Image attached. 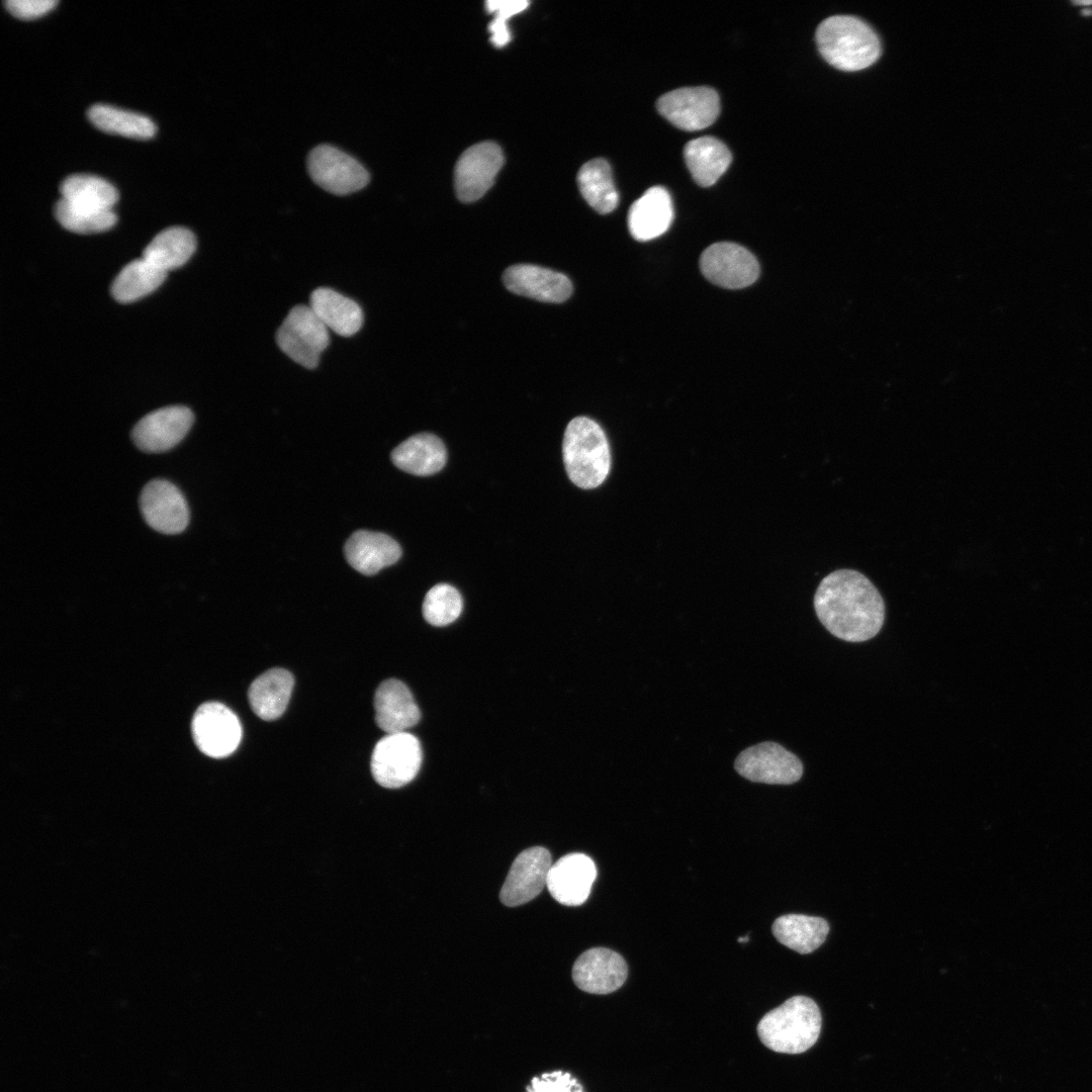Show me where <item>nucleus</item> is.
I'll return each mask as SVG.
<instances>
[{"label": "nucleus", "mask_w": 1092, "mask_h": 1092, "mask_svg": "<svg viewBox=\"0 0 1092 1092\" xmlns=\"http://www.w3.org/2000/svg\"><path fill=\"white\" fill-rule=\"evenodd\" d=\"M673 219V206L668 191L661 186L647 189L633 202L628 212V229L640 242L663 235Z\"/></svg>", "instance_id": "nucleus-20"}, {"label": "nucleus", "mask_w": 1092, "mask_h": 1092, "mask_svg": "<svg viewBox=\"0 0 1092 1092\" xmlns=\"http://www.w3.org/2000/svg\"><path fill=\"white\" fill-rule=\"evenodd\" d=\"M393 464L400 470L418 476L439 472L446 464L444 443L430 433L414 435L400 443L391 453Z\"/></svg>", "instance_id": "nucleus-22"}, {"label": "nucleus", "mask_w": 1092, "mask_h": 1092, "mask_svg": "<svg viewBox=\"0 0 1092 1092\" xmlns=\"http://www.w3.org/2000/svg\"><path fill=\"white\" fill-rule=\"evenodd\" d=\"M1082 13H1083L1084 15H1088V14H1092V11H1091V10H1088V9H1084V10L1082 11Z\"/></svg>", "instance_id": "nucleus-39"}, {"label": "nucleus", "mask_w": 1092, "mask_h": 1092, "mask_svg": "<svg viewBox=\"0 0 1092 1092\" xmlns=\"http://www.w3.org/2000/svg\"><path fill=\"white\" fill-rule=\"evenodd\" d=\"M140 509L146 523L163 534H178L189 523V509L180 489L166 479H153L142 489Z\"/></svg>", "instance_id": "nucleus-14"}, {"label": "nucleus", "mask_w": 1092, "mask_h": 1092, "mask_svg": "<svg viewBox=\"0 0 1092 1092\" xmlns=\"http://www.w3.org/2000/svg\"><path fill=\"white\" fill-rule=\"evenodd\" d=\"M748 940H749V937L747 935L738 937V939H737L738 942H747Z\"/></svg>", "instance_id": "nucleus-38"}, {"label": "nucleus", "mask_w": 1092, "mask_h": 1092, "mask_svg": "<svg viewBox=\"0 0 1092 1092\" xmlns=\"http://www.w3.org/2000/svg\"><path fill=\"white\" fill-rule=\"evenodd\" d=\"M628 968L624 959L612 949L594 947L581 953L572 968V979L582 991L609 994L626 981Z\"/></svg>", "instance_id": "nucleus-16"}, {"label": "nucleus", "mask_w": 1092, "mask_h": 1092, "mask_svg": "<svg viewBox=\"0 0 1092 1092\" xmlns=\"http://www.w3.org/2000/svg\"><path fill=\"white\" fill-rule=\"evenodd\" d=\"M562 455L566 473L576 486L601 485L611 469V451L602 427L586 417L572 419L564 432Z\"/></svg>", "instance_id": "nucleus-4"}, {"label": "nucleus", "mask_w": 1092, "mask_h": 1092, "mask_svg": "<svg viewBox=\"0 0 1092 1092\" xmlns=\"http://www.w3.org/2000/svg\"><path fill=\"white\" fill-rule=\"evenodd\" d=\"M312 180L325 190L345 195L364 188L370 175L364 166L342 150L327 144L314 147L307 156Z\"/></svg>", "instance_id": "nucleus-7"}, {"label": "nucleus", "mask_w": 1092, "mask_h": 1092, "mask_svg": "<svg viewBox=\"0 0 1092 1092\" xmlns=\"http://www.w3.org/2000/svg\"><path fill=\"white\" fill-rule=\"evenodd\" d=\"M1073 3L1077 4V5H1092V0H1089V1H1084V0L1083 1H1074Z\"/></svg>", "instance_id": "nucleus-37"}, {"label": "nucleus", "mask_w": 1092, "mask_h": 1092, "mask_svg": "<svg viewBox=\"0 0 1092 1092\" xmlns=\"http://www.w3.org/2000/svg\"><path fill=\"white\" fill-rule=\"evenodd\" d=\"M743 778L771 785H790L803 775L799 757L776 742H762L744 749L735 760Z\"/></svg>", "instance_id": "nucleus-9"}, {"label": "nucleus", "mask_w": 1092, "mask_h": 1092, "mask_svg": "<svg viewBox=\"0 0 1092 1092\" xmlns=\"http://www.w3.org/2000/svg\"><path fill=\"white\" fill-rule=\"evenodd\" d=\"M196 249V239L183 226H171L155 236L142 258L158 269L168 272L185 264Z\"/></svg>", "instance_id": "nucleus-28"}, {"label": "nucleus", "mask_w": 1092, "mask_h": 1092, "mask_svg": "<svg viewBox=\"0 0 1092 1092\" xmlns=\"http://www.w3.org/2000/svg\"><path fill=\"white\" fill-rule=\"evenodd\" d=\"M191 732L198 749L212 758H223L238 748L242 726L237 715L218 702H207L195 711Z\"/></svg>", "instance_id": "nucleus-8"}, {"label": "nucleus", "mask_w": 1092, "mask_h": 1092, "mask_svg": "<svg viewBox=\"0 0 1092 1092\" xmlns=\"http://www.w3.org/2000/svg\"><path fill=\"white\" fill-rule=\"evenodd\" d=\"M656 107L674 126L693 131L704 129L716 120L720 112V100L713 88L682 87L660 96Z\"/></svg>", "instance_id": "nucleus-10"}, {"label": "nucleus", "mask_w": 1092, "mask_h": 1092, "mask_svg": "<svg viewBox=\"0 0 1092 1092\" xmlns=\"http://www.w3.org/2000/svg\"><path fill=\"white\" fill-rule=\"evenodd\" d=\"M462 608L459 592L450 584L439 583L426 594L423 615L429 624L442 627L453 623L460 616Z\"/></svg>", "instance_id": "nucleus-32"}, {"label": "nucleus", "mask_w": 1092, "mask_h": 1092, "mask_svg": "<svg viewBox=\"0 0 1092 1092\" xmlns=\"http://www.w3.org/2000/svg\"><path fill=\"white\" fill-rule=\"evenodd\" d=\"M57 3L56 0H6L4 2L7 10L21 19L40 16L51 10Z\"/></svg>", "instance_id": "nucleus-35"}, {"label": "nucleus", "mask_w": 1092, "mask_h": 1092, "mask_svg": "<svg viewBox=\"0 0 1092 1092\" xmlns=\"http://www.w3.org/2000/svg\"><path fill=\"white\" fill-rule=\"evenodd\" d=\"M829 932L828 922L815 916L787 914L777 918L772 933L785 946L799 952L810 953L817 949Z\"/></svg>", "instance_id": "nucleus-27"}, {"label": "nucleus", "mask_w": 1092, "mask_h": 1092, "mask_svg": "<svg viewBox=\"0 0 1092 1092\" xmlns=\"http://www.w3.org/2000/svg\"><path fill=\"white\" fill-rule=\"evenodd\" d=\"M597 878L594 860L584 853L563 855L549 870L547 888L560 904L578 906L589 896Z\"/></svg>", "instance_id": "nucleus-17"}, {"label": "nucleus", "mask_w": 1092, "mask_h": 1092, "mask_svg": "<svg viewBox=\"0 0 1092 1092\" xmlns=\"http://www.w3.org/2000/svg\"><path fill=\"white\" fill-rule=\"evenodd\" d=\"M294 686L293 675L283 668H271L250 686L248 698L254 713L262 720L279 718L285 711Z\"/></svg>", "instance_id": "nucleus-23"}, {"label": "nucleus", "mask_w": 1092, "mask_h": 1092, "mask_svg": "<svg viewBox=\"0 0 1092 1092\" xmlns=\"http://www.w3.org/2000/svg\"><path fill=\"white\" fill-rule=\"evenodd\" d=\"M551 854L541 846L523 850L514 860L499 893L503 904H525L538 896L547 884Z\"/></svg>", "instance_id": "nucleus-15"}, {"label": "nucleus", "mask_w": 1092, "mask_h": 1092, "mask_svg": "<svg viewBox=\"0 0 1092 1092\" xmlns=\"http://www.w3.org/2000/svg\"><path fill=\"white\" fill-rule=\"evenodd\" d=\"M816 43L828 64L846 72L866 69L881 55V41L875 30L850 15L824 19L817 27Z\"/></svg>", "instance_id": "nucleus-2"}, {"label": "nucleus", "mask_w": 1092, "mask_h": 1092, "mask_svg": "<svg viewBox=\"0 0 1092 1092\" xmlns=\"http://www.w3.org/2000/svg\"><path fill=\"white\" fill-rule=\"evenodd\" d=\"M577 184L583 198L599 213L607 214L617 207L619 194L606 160L598 158L582 165L577 173Z\"/></svg>", "instance_id": "nucleus-29"}, {"label": "nucleus", "mask_w": 1092, "mask_h": 1092, "mask_svg": "<svg viewBox=\"0 0 1092 1092\" xmlns=\"http://www.w3.org/2000/svg\"><path fill=\"white\" fill-rule=\"evenodd\" d=\"M166 275L144 258L132 260L114 278L111 294L118 302H132L158 288Z\"/></svg>", "instance_id": "nucleus-30"}, {"label": "nucleus", "mask_w": 1092, "mask_h": 1092, "mask_svg": "<svg viewBox=\"0 0 1092 1092\" xmlns=\"http://www.w3.org/2000/svg\"><path fill=\"white\" fill-rule=\"evenodd\" d=\"M375 722L386 734L406 732L418 724L420 709L408 688L400 680L382 681L374 696Z\"/></svg>", "instance_id": "nucleus-19"}, {"label": "nucleus", "mask_w": 1092, "mask_h": 1092, "mask_svg": "<svg viewBox=\"0 0 1092 1092\" xmlns=\"http://www.w3.org/2000/svg\"><path fill=\"white\" fill-rule=\"evenodd\" d=\"M814 609L822 625L848 642L874 638L885 621V603L874 583L854 569L826 575L814 596Z\"/></svg>", "instance_id": "nucleus-1"}, {"label": "nucleus", "mask_w": 1092, "mask_h": 1092, "mask_svg": "<svg viewBox=\"0 0 1092 1092\" xmlns=\"http://www.w3.org/2000/svg\"><path fill=\"white\" fill-rule=\"evenodd\" d=\"M503 164L502 149L493 142H482L468 148L455 166L457 197L463 202L478 200L491 187Z\"/></svg>", "instance_id": "nucleus-12"}, {"label": "nucleus", "mask_w": 1092, "mask_h": 1092, "mask_svg": "<svg viewBox=\"0 0 1092 1092\" xmlns=\"http://www.w3.org/2000/svg\"><path fill=\"white\" fill-rule=\"evenodd\" d=\"M422 758L421 743L416 736L408 732L386 734L373 749L371 772L380 786L400 788L418 775Z\"/></svg>", "instance_id": "nucleus-6"}, {"label": "nucleus", "mask_w": 1092, "mask_h": 1092, "mask_svg": "<svg viewBox=\"0 0 1092 1092\" xmlns=\"http://www.w3.org/2000/svg\"><path fill=\"white\" fill-rule=\"evenodd\" d=\"M344 552L348 563L365 575L394 564L401 556L399 544L386 534L359 530L347 540Z\"/></svg>", "instance_id": "nucleus-21"}, {"label": "nucleus", "mask_w": 1092, "mask_h": 1092, "mask_svg": "<svg viewBox=\"0 0 1092 1092\" xmlns=\"http://www.w3.org/2000/svg\"><path fill=\"white\" fill-rule=\"evenodd\" d=\"M503 280L511 292L543 302L560 303L572 293L566 275L537 265H513L506 269Z\"/></svg>", "instance_id": "nucleus-18"}, {"label": "nucleus", "mask_w": 1092, "mask_h": 1092, "mask_svg": "<svg viewBox=\"0 0 1092 1092\" xmlns=\"http://www.w3.org/2000/svg\"><path fill=\"white\" fill-rule=\"evenodd\" d=\"M193 422V413L187 406L161 407L149 413L134 425L131 438L134 445L144 452H165L186 436Z\"/></svg>", "instance_id": "nucleus-13"}, {"label": "nucleus", "mask_w": 1092, "mask_h": 1092, "mask_svg": "<svg viewBox=\"0 0 1092 1092\" xmlns=\"http://www.w3.org/2000/svg\"><path fill=\"white\" fill-rule=\"evenodd\" d=\"M309 306L329 330L340 336L351 337L362 327L360 305L334 289L320 287L313 290Z\"/></svg>", "instance_id": "nucleus-24"}, {"label": "nucleus", "mask_w": 1092, "mask_h": 1092, "mask_svg": "<svg viewBox=\"0 0 1092 1092\" xmlns=\"http://www.w3.org/2000/svg\"><path fill=\"white\" fill-rule=\"evenodd\" d=\"M276 342L290 359L312 369L330 343L329 329L309 305H295L278 329Z\"/></svg>", "instance_id": "nucleus-5"}, {"label": "nucleus", "mask_w": 1092, "mask_h": 1092, "mask_svg": "<svg viewBox=\"0 0 1092 1092\" xmlns=\"http://www.w3.org/2000/svg\"><path fill=\"white\" fill-rule=\"evenodd\" d=\"M528 5L529 2L525 0H489L485 2L486 10L489 13L506 19L524 11Z\"/></svg>", "instance_id": "nucleus-36"}, {"label": "nucleus", "mask_w": 1092, "mask_h": 1092, "mask_svg": "<svg viewBox=\"0 0 1092 1092\" xmlns=\"http://www.w3.org/2000/svg\"><path fill=\"white\" fill-rule=\"evenodd\" d=\"M527 1092H584L571 1074L562 1071L544 1073L531 1080Z\"/></svg>", "instance_id": "nucleus-34"}, {"label": "nucleus", "mask_w": 1092, "mask_h": 1092, "mask_svg": "<svg viewBox=\"0 0 1092 1092\" xmlns=\"http://www.w3.org/2000/svg\"><path fill=\"white\" fill-rule=\"evenodd\" d=\"M60 192L69 205L87 211L112 210L118 200V192L111 183L89 174L68 176L61 183Z\"/></svg>", "instance_id": "nucleus-26"}, {"label": "nucleus", "mask_w": 1092, "mask_h": 1092, "mask_svg": "<svg viewBox=\"0 0 1092 1092\" xmlns=\"http://www.w3.org/2000/svg\"><path fill=\"white\" fill-rule=\"evenodd\" d=\"M822 1025L818 1005L809 997L794 996L768 1011L757 1024L761 1042L771 1051L801 1054L817 1041Z\"/></svg>", "instance_id": "nucleus-3"}, {"label": "nucleus", "mask_w": 1092, "mask_h": 1092, "mask_svg": "<svg viewBox=\"0 0 1092 1092\" xmlns=\"http://www.w3.org/2000/svg\"><path fill=\"white\" fill-rule=\"evenodd\" d=\"M87 114L97 128L108 133L150 139L156 132V125L148 116L109 104H94Z\"/></svg>", "instance_id": "nucleus-31"}, {"label": "nucleus", "mask_w": 1092, "mask_h": 1092, "mask_svg": "<svg viewBox=\"0 0 1092 1092\" xmlns=\"http://www.w3.org/2000/svg\"><path fill=\"white\" fill-rule=\"evenodd\" d=\"M56 219L70 232L77 234L100 233L111 229L116 222L113 210L87 211L69 205L62 198L54 208Z\"/></svg>", "instance_id": "nucleus-33"}, {"label": "nucleus", "mask_w": 1092, "mask_h": 1092, "mask_svg": "<svg viewBox=\"0 0 1092 1092\" xmlns=\"http://www.w3.org/2000/svg\"><path fill=\"white\" fill-rule=\"evenodd\" d=\"M684 157L692 177L703 187L715 184L732 161L727 146L720 140L708 135L687 143Z\"/></svg>", "instance_id": "nucleus-25"}, {"label": "nucleus", "mask_w": 1092, "mask_h": 1092, "mask_svg": "<svg viewBox=\"0 0 1092 1092\" xmlns=\"http://www.w3.org/2000/svg\"><path fill=\"white\" fill-rule=\"evenodd\" d=\"M700 268L710 282L729 289L747 287L759 275L756 258L744 247L730 242L715 243L705 249Z\"/></svg>", "instance_id": "nucleus-11"}]
</instances>
